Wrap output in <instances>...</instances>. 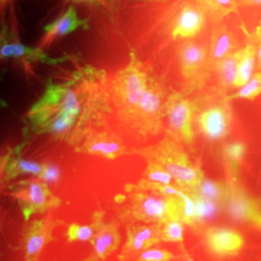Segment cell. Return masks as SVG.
<instances>
[{
	"mask_svg": "<svg viewBox=\"0 0 261 261\" xmlns=\"http://www.w3.org/2000/svg\"><path fill=\"white\" fill-rule=\"evenodd\" d=\"M60 224V221L49 216L27 222L21 232L24 261H39L44 248L54 240V231Z\"/></svg>",
	"mask_w": 261,
	"mask_h": 261,
	"instance_id": "9c48e42d",
	"label": "cell"
},
{
	"mask_svg": "<svg viewBox=\"0 0 261 261\" xmlns=\"http://www.w3.org/2000/svg\"><path fill=\"white\" fill-rule=\"evenodd\" d=\"M231 110L229 102L224 98L222 102L207 107L197 116L199 132L210 140L225 138L231 126Z\"/></svg>",
	"mask_w": 261,
	"mask_h": 261,
	"instance_id": "7c38bea8",
	"label": "cell"
},
{
	"mask_svg": "<svg viewBox=\"0 0 261 261\" xmlns=\"http://www.w3.org/2000/svg\"><path fill=\"white\" fill-rule=\"evenodd\" d=\"M1 57H15L19 59H25L28 61H41L48 62L53 61L51 58L47 56L40 48L27 47L22 44L16 42H8L4 40L1 43Z\"/></svg>",
	"mask_w": 261,
	"mask_h": 261,
	"instance_id": "7402d4cb",
	"label": "cell"
},
{
	"mask_svg": "<svg viewBox=\"0 0 261 261\" xmlns=\"http://www.w3.org/2000/svg\"><path fill=\"white\" fill-rule=\"evenodd\" d=\"M251 34L256 45V57H257L256 66L259 70H261V21H259V24L256 27L254 32H252Z\"/></svg>",
	"mask_w": 261,
	"mask_h": 261,
	"instance_id": "4dcf8cb0",
	"label": "cell"
},
{
	"mask_svg": "<svg viewBox=\"0 0 261 261\" xmlns=\"http://www.w3.org/2000/svg\"><path fill=\"white\" fill-rule=\"evenodd\" d=\"M180 72L186 83V95L201 89L211 75L208 50L193 41L185 42L178 51Z\"/></svg>",
	"mask_w": 261,
	"mask_h": 261,
	"instance_id": "ba28073f",
	"label": "cell"
},
{
	"mask_svg": "<svg viewBox=\"0 0 261 261\" xmlns=\"http://www.w3.org/2000/svg\"><path fill=\"white\" fill-rule=\"evenodd\" d=\"M174 258L175 255L172 252L153 247L141 252L136 261H172Z\"/></svg>",
	"mask_w": 261,
	"mask_h": 261,
	"instance_id": "f1b7e54d",
	"label": "cell"
},
{
	"mask_svg": "<svg viewBox=\"0 0 261 261\" xmlns=\"http://www.w3.org/2000/svg\"><path fill=\"white\" fill-rule=\"evenodd\" d=\"M130 151L132 155H138L146 163L164 168L172 178L173 184L188 194L196 193L205 178L201 166L191 160L183 143L168 130L157 143Z\"/></svg>",
	"mask_w": 261,
	"mask_h": 261,
	"instance_id": "3957f363",
	"label": "cell"
},
{
	"mask_svg": "<svg viewBox=\"0 0 261 261\" xmlns=\"http://www.w3.org/2000/svg\"><path fill=\"white\" fill-rule=\"evenodd\" d=\"M8 194L17 202L25 222L33 215L44 214L61 205V199L40 179H25L12 184Z\"/></svg>",
	"mask_w": 261,
	"mask_h": 261,
	"instance_id": "5b68a950",
	"label": "cell"
},
{
	"mask_svg": "<svg viewBox=\"0 0 261 261\" xmlns=\"http://www.w3.org/2000/svg\"><path fill=\"white\" fill-rule=\"evenodd\" d=\"M245 147L241 143H231L225 146L224 157L226 159V164L228 166V173L235 177H238V168L240 166V161L244 156Z\"/></svg>",
	"mask_w": 261,
	"mask_h": 261,
	"instance_id": "4316f807",
	"label": "cell"
},
{
	"mask_svg": "<svg viewBox=\"0 0 261 261\" xmlns=\"http://www.w3.org/2000/svg\"><path fill=\"white\" fill-rule=\"evenodd\" d=\"M106 74L91 67L49 80L42 97L28 112L33 132L77 147L106 124L112 112Z\"/></svg>",
	"mask_w": 261,
	"mask_h": 261,
	"instance_id": "6da1fadb",
	"label": "cell"
},
{
	"mask_svg": "<svg viewBox=\"0 0 261 261\" xmlns=\"http://www.w3.org/2000/svg\"><path fill=\"white\" fill-rule=\"evenodd\" d=\"M164 111L168 120V132L183 144H193L195 141L194 121L197 112L196 102L187 98L186 94L173 91L167 97Z\"/></svg>",
	"mask_w": 261,
	"mask_h": 261,
	"instance_id": "8992f818",
	"label": "cell"
},
{
	"mask_svg": "<svg viewBox=\"0 0 261 261\" xmlns=\"http://www.w3.org/2000/svg\"><path fill=\"white\" fill-rule=\"evenodd\" d=\"M75 3H91V4H99L103 2V0H72Z\"/></svg>",
	"mask_w": 261,
	"mask_h": 261,
	"instance_id": "d6a6232c",
	"label": "cell"
},
{
	"mask_svg": "<svg viewBox=\"0 0 261 261\" xmlns=\"http://www.w3.org/2000/svg\"><path fill=\"white\" fill-rule=\"evenodd\" d=\"M224 208L234 221L261 229V197L252 196L240 184L238 177L229 175Z\"/></svg>",
	"mask_w": 261,
	"mask_h": 261,
	"instance_id": "52a82bcc",
	"label": "cell"
},
{
	"mask_svg": "<svg viewBox=\"0 0 261 261\" xmlns=\"http://www.w3.org/2000/svg\"><path fill=\"white\" fill-rule=\"evenodd\" d=\"M239 6H261V0H238Z\"/></svg>",
	"mask_w": 261,
	"mask_h": 261,
	"instance_id": "1f68e13d",
	"label": "cell"
},
{
	"mask_svg": "<svg viewBox=\"0 0 261 261\" xmlns=\"http://www.w3.org/2000/svg\"><path fill=\"white\" fill-rule=\"evenodd\" d=\"M205 20V11L198 3H187L172 22L171 36L173 39L195 37L202 30Z\"/></svg>",
	"mask_w": 261,
	"mask_h": 261,
	"instance_id": "5bb4252c",
	"label": "cell"
},
{
	"mask_svg": "<svg viewBox=\"0 0 261 261\" xmlns=\"http://www.w3.org/2000/svg\"><path fill=\"white\" fill-rule=\"evenodd\" d=\"M146 164L147 165L143 171L142 178L153 182L162 183V184H172L173 182L172 178L164 168H161L160 166L153 163H146Z\"/></svg>",
	"mask_w": 261,
	"mask_h": 261,
	"instance_id": "83f0119b",
	"label": "cell"
},
{
	"mask_svg": "<svg viewBox=\"0 0 261 261\" xmlns=\"http://www.w3.org/2000/svg\"><path fill=\"white\" fill-rule=\"evenodd\" d=\"M20 148L15 147L1 157V183H8L22 175L41 176L45 164H40L35 161L21 158L19 155Z\"/></svg>",
	"mask_w": 261,
	"mask_h": 261,
	"instance_id": "9a60e30c",
	"label": "cell"
},
{
	"mask_svg": "<svg viewBox=\"0 0 261 261\" xmlns=\"http://www.w3.org/2000/svg\"><path fill=\"white\" fill-rule=\"evenodd\" d=\"M185 225L182 220L173 219L161 224V240L165 243H180L184 241Z\"/></svg>",
	"mask_w": 261,
	"mask_h": 261,
	"instance_id": "484cf974",
	"label": "cell"
},
{
	"mask_svg": "<svg viewBox=\"0 0 261 261\" xmlns=\"http://www.w3.org/2000/svg\"><path fill=\"white\" fill-rule=\"evenodd\" d=\"M187 196L181 198L145 192L130 193L127 203L117 209L116 217L125 224H163L173 219L182 220L184 199Z\"/></svg>",
	"mask_w": 261,
	"mask_h": 261,
	"instance_id": "277c9868",
	"label": "cell"
},
{
	"mask_svg": "<svg viewBox=\"0 0 261 261\" xmlns=\"http://www.w3.org/2000/svg\"><path fill=\"white\" fill-rule=\"evenodd\" d=\"M226 181H215L205 177L202 180L196 193L202 196L203 198L224 207V200L226 197Z\"/></svg>",
	"mask_w": 261,
	"mask_h": 261,
	"instance_id": "cb8c5ba5",
	"label": "cell"
},
{
	"mask_svg": "<svg viewBox=\"0 0 261 261\" xmlns=\"http://www.w3.org/2000/svg\"><path fill=\"white\" fill-rule=\"evenodd\" d=\"M242 30L247 38L246 46L241 48V57L238 65L237 75L234 84V88H242L248 84L252 77L253 71L257 63L256 57V45L252 38L251 32L248 31L246 27L242 24Z\"/></svg>",
	"mask_w": 261,
	"mask_h": 261,
	"instance_id": "ac0fdd59",
	"label": "cell"
},
{
	"mask_svg": "<svg viewBox=\"0 0 261 261\" xmlns=\"http://www.w3.org/2000/svg\"><path fill=\"white\" fill-rule=\"evenodd\" d=\"M261 95V70L252 75L251 81L244 87L238 89L237 92L225 96L224 98L231 102L233 100H248L253 101Z\"/></svg>",
	"mask_w": 261,
	"mask_h": 261,
	"instance_id": "d4e9b609",
	"label": "cell"
},
{
	"mask_svg": "<svg viewBox=\"0 0 261 261\" xmlns=\"http://www.w3.org/2000/svg\"><path fill=\"white\" fill-rule=\"evenodd\" d=\"M121 240L117 224L108 223L103 220L99 225L93 240L90 242L93 251L86 258L81 261L106 260L111 254L117 251Z\"/></svg>",
	"mask_w": 261,
	"mask_h": 261,
	"instance_id": "2e32d148",
	"label": "cell"
},
{
	"mask_svg": "<svg viewBox=\"0 0 261 261\" xmlns=\"http://www.w3.org/2000/svg\"><path fill=\"white\" fill-rule=\"evenodd\" d=\"M59 177V172H58V169L51 166V165H46L45 164V167H44V170L41 174V176L39 177L40 180L44 181V182H54L57 180V178Z\"/></svg>",
	"mask_w": 261,
	"mask_h": 261,
	"instance_id": "f546056e",
	"label": "cell"
},
{
	"mask_svg": "<svg viewBox=\"0 0 261 261\" xmlns=\"http://www.w3.org/2000/svg\"><path fill=\"white\" fill-rule=\"evenodd\" d=\"M111 98L119 120L130 129L152 130L163 122L167 100L164 88L134 55L114 76Z\"/></svg>",
	"mask_w": 261,
	"mask_h": 261,
	"instance_id": "7a4b0ae2",
	"label": "cell"
},
{
	"mask_svg": "<svg viewBox=\"0 0 261 261\" xmlns=\"http://www.w3.org/2000/svg\"><path fill=\"white\" fill-rule=\"evenodd\" d=\"M141 1H155V0H141Z\"/></svg>",
	"mask_w": 261,
	"mask_h": 261,
	"instance_id": "e575fe53",
	"label": "cell"
},
{
	"mask_svg": "<svg viewBox=\"0 0 261 261\" xmlns=\"http://www.w3.org/2000/svg\"><path fill=\"white\" fill-rule=\"evenodd\" d=\"M161 242V224H126V241L118 255V259L136 261L141 252Z\"/></svg>",
	"mask_w": 261,
	"mask_h": 261,
	"instance_id": "30bf717a",
	"label": "cell"
},
{
	"mask_svg": "<svg viewBox=\"0 0 261 261\" xmlns=\"http://www.w3.org/2000/svg\"><path fill=\"white\" fill-rule=\"evenodd\" d=\"M103 210H96L91 216V223L88 224H71L66 231V239L69 243L91 242L98 231L99 225L105 220Z\"/></svg>",
	"mask_w": 261,
	"mask_h": 261,
	"instance_id": "44dd1931",
	"label": "cell"
},
{
	"mask_svg": "<svg viewBox=\"0 0 261 261\" xmlns=\"http://www.w3.org/2000/svg\"><path fill=\"white\" fill-rule=\"evenodd\" d=\"M240 57L241 48L224 57L215 67L214 71L218 77L219 90L221 93H224L227 90L234 88Z\"/></svg>",
	"mask_w": 261,
	"mask_h": 261,
	"instance_id": "d6986e66",
	"label": "cell"
},
{
	"mask_svg": "<svg viewBox=\"0 0 261 261\" xmlns=\"http://www.w3.org/2000/svg\"><path fill=\"white\" fill-rule=\"evenodd\" d=\"M87 20L79 18L77 13L73 6L69 7L65 13L54 22L45 28L47 39H54L74 32L79 28L86 27Z\"/></svg>",
	"mask_w": 261,
	"mask_h": 261,
	"instance_id": "ffe728a7",
	"label": "cell"
},
{
	"mask_svg": "<svg viewBox=\"0 0 261 261\" xmlns=\"http://www.w3.org/2000/svg\"><path fill=\"white\" fill-rule=\"evenodd\" d=\"M183 258H184V261H195L190 255H189V253L184 250V255H183Z\"/></svg>",
	"mask_w": 261,
	"mask_h": 261,
	"instance_id": "836d02e7",
	"label": "cell"
},
{
	"mask_svg": "<svg viewBox=\"0 0 261 261\" xmlns=\"http://www.w3.org/2000/svg\"><path fill=\"white\" fill-rule=\"evenodd\" d=\"M196 2L216 22L223 20L230 14L238 13L239 8L238 0H196Z\"/></svg>",
	"mask_w": 261,
	"mask_h": 261,
	"instance_id": "603a6c76",
	"label": "cell"
},
{
	"mask_svg": "<svg viewBox=\"0 0 261 261\" xmlns=\"http://www.w3.org/2000/svg\"><path fill=\"white\" fill-rule=\"evenodd\" d=\"M74 150L80 154L108 160H115L128 154L132 155V151L127 147L121 138L110 130L94 132L87 136Z\"/></svg>",
	"mask_w": 261,
	"mask_h": 261,
	"instance_id": "8fae6325",
	"label": "cell"
},
{
	"mask_svg": "<svg viewBox=\"0 0 261 261\" xmlns=\"http://www.w3.org/2000/svg\"><path fill=\"white\" fill-rule=\"evenodd\" d=\"M236 45L233 34L225 25L218 24L215 27L208 50V66L211 73L221 60L237 50Z\"/></svg>",
	"mask_w": 261,
	"mask_h": 261,
	"instance_id": "e0dca14e",
	"label": "cell"
},
{
	"mask_svg": "<svg viewBox=\"0 0 261 261\" xmlns=\"http://www.w3.org/2000/svg\"><path fill=\"white\" fill-rule=\"evenodd\" d=\"M207 249L220 256H233L242 250L245 239L242 234L230 228L211 226L204 231Z\"/></svg>",
	"mask_w": 261,
	"mask_h": 261,
	"instance_id": "4fadbf2b",
	"label": "cell"
}]
</instances>
